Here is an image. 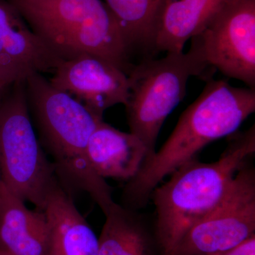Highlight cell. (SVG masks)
<instances>
[{
    "instance_id": "cell-1",
    "label": "cell",
    "mask_w": 255,
    "mask_h": 255,
    "mask_svg": "<svg viewBox=\"0 0 255 255\" xmlns=\"http://www.w3.org/2000/svg\"><path fill=\"white\" fill-rule=\"evenodd\" d=\"M255 112V90L207 79L199 97L179 117L164 145L145 160L122 190L121 205L139 211L167 176L197 159L206 145L236 132Z\"/></svg>"
},
{
    "instance_id": "cell-2",
    "label": "cell",
    "mask_w": 255,
    "mask_h": 255,
    "mask_svg": "<svg viewBox=\"0 0 255 255\" xmlns=\"http://www.w3.org/2000/svg\"><path fill=\"white\" fill-rule=\"evenodd\" d=\"M24 83L32 122L60 185L71 195L86 192L100 209L107 207L113 201L112 188L95 173L87 157L89 140L103 118L42 74H33Z\"/></svg>"
},
{
    "instance_id": "cell-3",
    "label": "cell",
    "mask_w": 255,
    "mask_h": 255,
    "mask_svg": "<svg viewBox=\"0 0 255 255\" xmlns=\"http://www.w3.org/2000/svg\"><path fill=\"white\" fill-rule=\"evenodd\" d=\"M230 136L227 147L217 161H191L152 191V227L159 255H174L188 231L223 200L239 169L254 158L255 125Z\"/></svg>"
},
{
    "instance_id": "cell-4",
    "label": "cell",
    "mask_w": 255,
    "mask_h": 255,
    "mask_svg": "<svg viewBox=\"0 0 255 255\" xmlns=\"http://www.w3.org/2000/svg\"><path fill=\"white\" fill-rule=\"evenodd\" d=\"M32 31L64 60L100 57L127 74L129 48L117 19L101 0H7Z\"/></svg>"
},
{
    "instance_id": "cell-5",
    "label": "cell",
    "mask_w": 255,
    "mask_h": 255,
    "mask_svg": "<svg viewBox=\"0 0 255 255\" xmlns=\"http://www.w3.org/2000/svg\"><path fill=\"white\" fill-rule=\"evenodd\" d=\"M191 40L187 53H167L161 59L145 60L127 75L128 124L130 132L145 145L148 158L155 153L164 121L185 97L188 80L203 76L210 66L201 37Z\"/></svg>"
},
{
    "instance_id": "cell-6",
    "label": "cell",
    "mask_w": 255,
    "mask_h": 255,
    "mask_svg": "<svg viewBox=\"0 0 255 255\" xmlns=\"http://www.w3.org/2000/svg\"><path fill=\"white\" fill-rule=\"evenodd\" d=\"M24 81L12 84L0 104V172L13 194L43 211L61 185L35 131Z\"/></svg>"
},
{
    "instance_id": "cell-7",
    "label": "cell",
    "mask_w": 255,
    "mask_h": 255,
    "mask_svg": "<svg viewBox=\"0 0 255 255\" xmlns=\"http://www.w3.org/2000/svg\"><path fill=\"white\" fill-rule=\"evenodd\" d=\"M253 159L239 169L219 205L188 231L173 255L222 254L255 236Z\"/></svg>"
},
{
    "instance_id": "cell-8",
    "label": "cell",
    "mask_w": 255,
    "mask_h": 255,
    "mask_svg": "<svg viewBox=\"0 0 255 255\" xmlns=\"http://www.w3.org/2000/svg\"><path fill=\"white\" fill-rule=\"evenodd\" d=\"M199 36L210 66L255 89V0L233 1Z\"/></svg>"
},
{
    "instance_id": "cell-9",
    "label": "cell",
    "mask_w": 255,
    "mask_h": 255,
    "mask_svg": "<svg viewBox=\"0 0 255 255\" xmlns=\"http://www.w3.org/2000/svg\"><path fill=\"white\" fill-rule=\"evenodd\" d=\"M49 81L55 88L71 95L102 118L111 107L119 104L125 105L128 94L127 74L93 55L63 60Z\"/></svg>"
},
{
    "instance_id": "cell-10",
    "label": "cell",
    "mask_w": 255,
    "mask_h": 255,
    "mask_svg": "<svg viewBox=\"0 0 255 255\" xmlns=\"http://www.w3.org/2000/svg\"><path fill=\"white\" fill-rule=\"evenodd\" d=\"M63 59L34 33L7 0H0V78L9 85L54 73Z\"/></svg>"
},
{
    "instance_id": "cell-11",
    "label": "cell",
    "mask_w": 255,
    "mask_h": 255,
    "mask_svg": "<svg viewBox=\"0 0 255 255\" xmlns=\"http://www.w3.org/2000/svg\"><path fill=\"white\" fill-rule=\"evenodd\" d=\"M236 0H163L154 26L156 51L179 53Z\"/></svg>"
},
{
    "instance_id": "cell-12",
    "label": "cell",
    "mask_w": 255,
    "mask_h": 255,
    "mask_svg": "<svg viewBox=\"0 0 255 255\" xmlns=\"http://www.w3.org/2000/svg\"><path fill=\"white\" fill-rule=\"evenodd\" d=\"M87 157L99 177L127 182L136 175L149 153L134 134L121 131L102 120L89 140Z\"/></svg>"
},
{
    "instance_id": "cell-13",
    "label": "cell",
    "mask_w": 255,
    "mask_h": 255,
    "mask_svg": "<svg viewBox=\"0 0 255 255\" xmlns=\"http://www.w3.org/2000/svg\"><path fill=\"white\" fill-rule=\"evenodd\" d=\"M48 223L44 211L0 184V251L10 255H47Z\"/></svg>"
},
{
    "instance_id": "cell-14",
    "label": "cell",
    "mask_w": 255,
    "mask_h": 255,
    "mask_svg": "<svg viewBox=\"0 0 255 255\" xmlns=\"http://www.w3.org/2000/svg\"><path fill=\"white\" fill-rule=\"evenodd\" d=\"M47 255H99V240L75 206L72 195L59 187L47 201Z\"/></svg>"
},
{
    "instance_id": "cell-15",
    "label": "cell",
    "mask_w": 255,
    "mask_h": 255,
    "mask_svg": "<svg viewBox=\"0 0 255 255\" xmlns=\"http://www.w3.org/2000/svg\"><path fill=\"white\" fill-rule=\"evenodd\" d=\"M105 216L99 255H159L153 227L139 211L115 202Z\"/></svg>"
},
{
    "instance_id": "cell-16",
    "label": "cell",
    "mask_w": 255,
    "mask_h": 255,
    "mask_svg": "<svg viewBox=\"0 0 255 255\" xmlns=\"http://www.w3.org/2000/svg\"><path fill=\"white\" fill-rule=\"evenodd\" d=\"M117 19L129 49L135 45L152 47L154 26L163 0H105Z\"/></svg>"
},
{
    "instance_id": "cell-17",
    "label": "cell",
    "mask_w": 255,
    "mask_h": 255,
    "mask_svg": "<svg viewBox=\"0 0 255 255\" xmlns=\"http://www.w3.org/2000/svg\"><path fill=\"white\" fill-rule=\"evenodd\" d=\"M217 255H255V236L231 251Z\"/></svg>"
},
{
    "instance_id": "cell-18",
    "label": "cell",
    "mask_w": 255,
    "mask_h": 255,
    "mask_svg": "<svg viewBox=\"0 0 255 255\" xmlns=\"http://www.w3.org/2000/svg\"><path fill=\"white\" fill-rule=\"evenodd\" d=\"M11 85L0 78V104H1V101H2L4 95H6V92H7L8 89L9 88Z\"/></svg>"
},
{
    "instance_id": "cell-19",
    "label": "cell",
    "mask_w": 255,
    "mask_h": 255,
    "mask_svg": "<svg viewBox=\"0 0 255 255\" xmlns=\"http://www.w3.org/2000/svg\"><path fill=\"white\" fill-rule=\"evenodd\" d=\"M0 255H10L7 254V253H3V252L0 251Z\"/></svg>"
},
{
    "instance_id": "cell-20",
    "label": "cell",
    "mask_w": 255,
    "mask_h": 255,
    "mask_svg": "<svg viewBox=\"0 0 255 255\" xmlns=\"http://www.w3.org/2000/svg\"><path fill=\"white\" fill-rule=\"evenodd\" d=\"M1 182H2V181H1V172H0V184H1Z\"/></svg>"
}]
</instances>
